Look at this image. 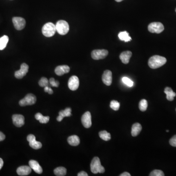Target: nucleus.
I'll list each match as a JSON object with an SVG mask.
<instances>
[{
	"mask_svg": "<svg viewBox=\"0 0 176 176\" xmlns=\"http://www.w3.org/2000/svg\"><path fill=\"white\" fill-rule=\"evenodd\" d=\"M166 61L165 57L159 55H154L150 57L148 60V65L151 69H156L164 65Z\"/></svg>",
	"mask_w": 176,
	"mask_h": 176,
	"instance_id": "1",
	"label": "nucleus"
},
{
	"mask_svg": "<svg viewBox=\"0 0 176 176\" xmlns=\"http://www.w3.org/2000/svg\"><path fill=\"white\" fill-rule=\"evenodd\" d=\"M90 170L94 174L103 173L105 172V168L101 166L100 159L98 157H94L90 163Z\"/></svg>",
	"mask_w": 176,
	"mask_h": 176,
	"instance_id": "2",
	"label": "nucleus"
},
{
	"mask_svg": "<svg viewBox=\"0 0 176 176\" xmlns=\"http://www.w3.org/2000/svg\"><path fill=\"white\" fill-rule=\"evenodd\" d=\"M42 34L47 37H52L56 31V26L53 23H46L42 27Z\"/></svg>",
	"mask_w": 176,
	"mask_h": 176,
	"instance_id": "3",
	"label": "nucleus"
},
{
	"mask_svg": "<svg viewBox=\"0 0 176 176\" xmlns=\"http://www.w3.org/2000/svg\"><path fill=\"white\" fill-rule=\"evenodd\" d=\"M56 31L62 35L67 34L69 31V25L67 22L64 20H59L56 25Z\"/></svg>",
	"mask_w": 176,
	"mask_h": 176,
	"instance_id": "4",
	"label": "nucleus"
},
{
	"mask_svg": "<svg viewBox=\"0 0 176 176\" xmlns=\"http://www.w3.org/2000/svg\"><path fill=\"white\" fill-rule=\"evenodd\" d=\"M164 26L160 22H153L148 26V30L150 32L155 34H161L164 30Z\"/></svg>",
	"mask_w": 176,
	"mask_h": 176,
	"instance_id": "5",
	"label": "nucleus"
},
{
	"mask_svg": "<svg viewBox=\"0 0 176 176\" xmlns=\"http://www.w3.org/2000/svg\"><path fill=\"white\" fill-rule=\"evenodd\" d=\"M36 101V98L34 94H29L24 98L19 101V105L21 106H26L27 105H34Z\"/></svg>",
	"mask_w": 176,
	"mask_h": 176,
	"instance_id": "6",
	"label": "nucleus"
},
{
	"mask_svg": "<svg viewBox=\"0 0 176 176\" xmlns=\"http://www.w3.org/2000/svg\"><path fill=\"white\" fill-rule=\"evenodd\" d=\"M108 53L106 50H95L92 51L91 56L94 60L103 59L107 57Z\"/></svg>",
	"mask_w": 176,
	"mask_h": 176,
	"instance_id": "7",
	"label": "nucleus"
},
{
	"mask_svg": "<svg viewBox=\"0 0 176 176\" xmlns=\"http://www.w3.org/2000/svg\"><path fill=\"white\" fill-rule=\"evenodd\" d=\"M12 22L15 28L18 30H21L25 28L26 26V21L25 19L20 17H14L12 18Z\"/></svg>",
	"mask_w": 176,
	"mask_h": 176,
	"instance_id": "8",
	"label": "nucleus"
},
{
	"mask_svg": "<svg viewBox=\"0 0 176 176\" xmlns=\"http://www.w3.org/2000/svg\"><path fill=\"white\" fill-rule=\"evenodd\" d=\"M27 141L29 142L30 146L33 149L37 150L42 147V143L40 142L36 141L35 137L34 134H29L27 137Z\"/></svg>",
	"mask_w": 176,
	"mask_h": 176,
	"instance_id": "9",
	"label": "nucleus"
},
{
	"mask_svg": "<svg viewBox=\"0 0 176 176\" xmlns=\"http://www.w3.org/2000/svg\"><path fill=\"white\" fill-rule=\"evenodd\" d=\"M81 122L84 127L86 128H89L92 126V117L90 112L85 113L81 118Z\"/></svg>",
	"mask_w": 176,
	"mask_h": 176,
	"instance_id": "10",
	"label": "nucleus"
},
{
	"mask_svg": "<svg viewBox=\"0 0 176 176\" xmlns=\"http://www.w3.org/2000/svg\"><path fill=\"white\" fill-rule=\"evenodd\" d=\"M29 66L26 63H23L21 65V69L20 70L15 71V76L18 79H22L26 75L29 70Z\"/></svg>",
	"mask_w": 176,
	"mask_h": 176,
	"instance_id": "11",
	"label": "nucleus"
},
{
	"mask_svg": "<svg viewBox=\"0 0 176 176\" xmlns=\"http://www.w3.org/2000/svg\"><path fill=\"white\" fill-rule=\"evenodd\" d=\"M79 86V80L78 76L74 75L69 80L68 87L71 90H75L78 89Z\"/></svg>",
	"mask_w": 176,
	"mask_h": 176,
	"instance_id": "12",
	"label": "nucleus"
},
{
	"mask_svg": "<svg viewBox=\"0 0 176 176\" xmlns=\"http://www.w3.org/2000/svg\"><path fill=\"white\" fill-rule=\"evenodd\" d=\"M12 121L15 126L21 127L25 124V118L21 114H14L12 115Z\"/></svg>",
	"mask_w": 176,
	"mask_h": 176,
	"instance_id": "13",
	"label": "nucleus"
},
{
	"mask_svg": "<svg viewBox=\"0 0 176 176\" xmlns=\"http://www.w3.org/2000/svg\"><path fill=\"white\" fill-rule=\"evenodd\" d=\"M103 82L107 86H110L112 83V73L109 70L104 71L102 77Z\"/></svg>",
	"mask_w": 176,
	"mask_h": 176,
	"instance_id": "14",
	"label": "nucleus"
},
{
	"mask_svg": "<svg viewBox=\"0 0 176 176\" xmlns=\"http://www.w3.org/2000/svg\"><path fill=\"white\" fill-rule=\"evenodd\" d=\"M70 70V68L68 66H58L55 68V73L58 76H62L64 74L69 73Z\"/></svg>",
	"mask_w": 176,
	"mask_h": 176,
	"instance_id": "15",
	"label": "nucleus"
},
{
	"mask_svg": "<svg viewBox=\"0 0 176 176\" xmlns=\"http://www.w3.org/2000/svg\"><path fill=\"white\" fill-rule=\"evenodd\" d=\"M29 166L31 169H33L37 174H42L43 172L42 167L37 161L35 160H30L29 162Z\"/></svg>",
	"mask_w": 176,
	"mask_h": 176,
	"instance_id": "16",
	"label": "nucleus"
},
{
	"mask_svg": "<svg viewBox=\"0 0 176 176\" xmlns=\"http://www.w3.org/2000/svg\"><path fill=\"white\" fill-rule=\"evenodd\" d=\"M31 168L28 166H21L17 169V173L19 176H27L31 173Z\"/></svg>",
	"mask_w": 176,
	"mask_h": 176,
	"instance_id": "17",
	"label": "nucleus"
},
{
	"mask_svg": "<svg viewBox=\"0 0 176 176\" xmlns=\"http://www.w3.org/2000/svg\"><path fill=\"white\" fill-rule=\"evenodd\" d=\"M132 53L131 51H123L122 54H120L119 58L123 64H127L130 61V59L132 56Z\"/></svg>",
	"mask_w": 176,
	"mask_h": 176,
	"instance_id": "18",
	"label": "nucleus"
},
{
	"mask_svg": "<svg viewBox=\"0 0 176 176\" xmlns=\"http://www.w3.org/2000/svg\"><path fill=\"white\" fill-rule=\"evenodd\" d=\"M142 130V125L139 123H135L132 125L131 134L133 137H136L141 133Z\"/></svg>",
	"mask_w": 176,
	"mask_h": 176,
	"instance_id": "19",
	"label": "nucleus"
},
{
	"mask_svg": "<svg viewBox=\"0 0 176 176\" xmlns=\"http://www.w3.org/2000/svg\"><path fill=\"white\" fill-rule=\"evenodd\" d=\"M164 93L166 94L167 99L169 101H173L176 96V93L173 92V90L170 87H167L165 88Z\"/></svg>",
	"mask_w": 176,
	"mask_h": 176,
	"instance_id": "20",
	"label": "nucleus"
},
{
	"mask_svg": "<svg viewBox=\"0 0 176 176\" xmlns=\"http://www.w3.org/2000/svg\"><path fill=\"white\" fill-rule=\"evenodd\" d=\"M68 142L70 145L73 146H76L79 144V138L76 135H73L68 138Z\"/></svg>",
	"mask_w": 176,
	"mask_h": 176,
	"instance_id": "21",
	"label": "nucleus"
},
{
	"mask_svg": "<svg viewBox=\"0 0 176 176\" xmlns=\"http://www.w3.org/2000/svg\"><path fill=\"white\" fill-rule=\"evenodd\" d=\"M35 118L37 120H39L41 123H46L50 120V117L48 116L44 117L42 114L39 113L36 114L35 115Z\"/></svg>",
	"mask_w": 176,
	"mask_h": 176,
	"instance_id": "22",
	"label": "nucleus"
},
{
	"mask_svg": "<svg viewBox=\"0 0 176 176\" xmlns=\"http://www.w3.org/2000/svg\"><path fill=\"white\" fill-rule=\"evenodd\" d=\"M54 173L56 176H65L67 173V170L64 167H58L54 170Z\"/></svg>",
	"mask_w": 176,
	"mask_h": 176,
	"instance_id": "23",
	"label": "nucleus"
},
{
	"mask_svg": "<svg viewBox=\"0 0 176 176\" xmlns=\"http://www.w3.org/2000/svg\"><path fill=\"white\" fill-rule=\"evenodd\" d=\"M118 37L120 40L124 41L125 42H128L131 40V38L129 36V34L127 31L120 32L118 34Z\"/></svg>",
	"mask_w": 176,
	"mask_h": 176,
	"instance_id": "24",
	"label": "nucleus"
},
{
	"mask_svg": "<svg viewBox=\"0 0 176 176\" xmlns=\"http://www.w3.org/2000/svg\"><path fill=\"white\" fill-rule=\"evenodd\" d=\"M9 40V37L6 35L3 36L0 38V50H3L5 49Z\"/></svg>",
	"mask_w": 176,
	"mask_h": 176,
	"instance_id": "25",
	"label": "nucleus"
},
{
	"mask_svg": "<svg viewBox=\"0 0 176 176\" xmlns=\"http://www.w3.org/2000/svg\"><path fill=\"white\" fill-rule=\"evenodd\" d=\"M99 136L101 139L105 141H109L111 138V134L106 131H100L99 133Z\"/></svg>",
	"mask_w": 176,
	"mask_h": 176,
	"instance_id": "26",
	"label": "nucleus"
},
{
	"mask_svg": "<svg viewBox=\"0 0 176 176\" xmlns=\"http://www.w3.org/2000/svg\"><path fill=\"white\" fill-rule=\"evenodd\" d=\"M71 109L70 108H67L64 110L60 111L59 115H61L63 118L70 117L71 115Z\"/></svg>",
	"mask_w": 176,
	"mask_h": 176,
	"instance_id": "27",
	"label": "nucleus"
},
{
	"mask_svg": "<svg viewBox=\"0 0 176 176\" xmlns=\"http://www.w3.org/2000/svg\"><path fill=\"white\" fill-rule=\"evenodd\" d=\"M148 107L147 101L145 99H142L139 103V110L142 112H144L146 110Z\"/></svg>",
	"mask_w": 176,
	"mask_h": 176,
	"instance_id": "28",
	"label": "nucleus"
},
{
	"mask_svg": "<svg viewBox=\"0 0 176 176\" xmlns=\"http://www.w3.org/2000/svg\"><path fill=\"white\" fill-rule=\"evenodd\" d=\"M110 107L114 111H118L120 107V103L116 100H112L110 103Z\"/></svg>",
	"mask_w": 176,
	"mask_h": 176,
	"instance_id": "29",
	"label": "nucleus"
},
{
	"mask_svg": "<svg viewBox=\"0 0 176 176\" xmlns=\"http://www.w3.org/2000/svg\"><path fill=\"white\" fill-rule=\"evenodd\" d=\"M49 81L48 79L46 78H41L39 82V85L40 86L42 87H45L46 86H49Z\"/></svg>",
	"mask_w": 176,
	"mask_h": 176,
	"instance_id": "30",
	"label": "nucleus"
},
{
	"mask_svg": "<svg viewBox=\"0 0 176 176\" xmlns=\"http://www.w3.org/2000/svg\"><path fill=\"white\" fill-rule=\"evenodd\" d=\"M150 176H164V174L162 170H154L150 173Z\"/></svg>",
	"mask_w": 176,
	"mask_h": 176,
	"instance_id": "31",
	"label": "nucleus"
},
{
	"mask_svg": "<svg viewBox=\"0 0 176 176\" xmlns=\"http://www.w3.org/2000/svg\"><path fill=\"white\" fill-rule=\"evenodd\" d=\"M122 82H123L124 83L127 85L129 87H131L133 86L134 82L129 78L124 77L122 79Z\"/></svg>",
	"mask_w": 176,
	"mask_h": 176,
	"instance_id": "32",
	"label": "nucleus"
},
{
	"mask_svg": "<svg viewBox=\"0 0 176 176\" xmlns=\"http://www.w3.org/2000/svg\"><path fill=\"white\" fill-rule=\"evenodd\" d=\"M49 82L52 87H58L59 85V82L58 81H56L54 78H50Z\"/></svg>",
	"mask_w": 176,
	"mask_h": 176,
	"instance_id": "33",
	"label": "nucleus"
},
{
	"mask_svg": "<svg viewBox=\"0 0 176 176\" xmlns=\"http://www.w3.org/2000/svg\"><path fill=\"white\" fill-rule=\"evenodd\" d=\"M170 145L173 147H176V135L173 136L169 141Z\"/></svg>",
	"mask_w": 176,
	"mask_h": 176,
	"instance_id": "34",
	"label": "nucleus"
},
{
	"mask_svg": "<svg viewBox=\"0 0 176 176\" xmlns=\"http://www.w3.org/2000/svg\"><path fill=\"white\" fill-rule=\"evenodd\" d=\"M44 88H44L45 92L49 93V94H53L54 92H53V90L51 89V88H50L49 86H46V87H44Z\"/></svg>",
	"mask_w": 176,
	"mask_h": 176,
	"instance_id": "35",
	"label": "nucleus"
},
{
	"mask_svg": "<svg viewBox=\"0 0 176 176\" xmlns=\"http://www.w3.org/2000/svg\"><path fill=\"white\" fill-rule=\"evenodd\" d=\"M6 138V136L5 134L2 133V132H0V142L4 141Z\"/></svg>",
	"mask_w": 176,
	"mask_h": 176,
	"instance_id": "36",
	"label": "nucleus"
},
{
	"mask_svg": "<svg viewBox=\"0 0 176 176\" xmlns=\"http://www.w3.org/2000/svg\"><path fill=\"white\" fill-rule=\"evenodd\" d=\"M78 176H88V175L87 174V173L84 171H81L80 172L78 173Z\"/></svg>",
	"mask_w": 176,
	"mask_h": 176,
	"instance_id": "37",
	"label": "nucleus"
},
{
	"mask_svg": "<svg viewBox=\"0 0 176 176\" xmlns=\"http://www.w3.org/2000/svg\"><path fill=\"white\" fill-rule=\"evenodd\" d=\"M120 176H131L130 173L127 172H125L123 173L122 174H120L119 175Z\"/></svg>",
	"mask_w": 176,
	"mask_h": 176,
	"instance_id": "38",
	"label": "nucleus"
},
{
	"mask_svg": "<svg viewBox=\"0 0 176 176\" xmlns=\"http://www.w3.org/2000/svg\"><path fill=\"white\" fill-rule=\"evenodd\" d=\"M3 165H4V161L2 160V158H0V170L3 166Z\"/></svg>",
	"mask_w": 176,
	"mask_h": 176,
	"instance_id": "39",
	"label": "nucleus"
},
{
	"mask_svg": "<svg viewBox=\"0 0 176 176\" xmlns=\"http://www.w3.org/2000/svg\"><path fill=\"white\" fill-rule=\"evenodd\" d=\"M63 118H63L62 116L59 115L58 117L57 118V120L58 122H60L63 120Z\"/></svg>",
	"mask_w": 176,
	"mask_h": 176,
	"instance_id": "40",
	"label": "nucleus"
},
{
	"mask_svg": "<svg viewBox=\"0 0 176 176\" xmlns=\"http://www.w3.org/2000/svg\"><path fill=\"white\" fill-rule=\"evenodd\" d=\"M115 1L117 2H120L122 1L123 0H115Z\"/></svg>",
	"mask_w": 176,
	"mask_h": 176,
	"instance_id": "41",
	"label": "nucleus"
},
{
	"mask_svg": "<svg viewBox=\"0 0 176 176\" xmlns=\"http://www.w3.org/2000/svg\"><path fill=\"white\" fill-rule=\"evenodd\" d=\"M167 132H169V130H166Z\"/></svg>",
	"mask_w": 176,
	"mask_h": 176,
	"instance_id": "42",
	"label": "nucleus"
},
{
	"mask_svg": "<svg viewBox=\"0 0 176 176\" xmlns=\"http://www.w3.org/2000/svg\"><path fill=\"white\" fill-rule=\"evenodd\" d=\"M175 11H176V10H175Z\"/></svg>",
	"mask_w": 176,
	"mask_h": 176,
	"instance_id": "43",
	"label": "nucleus"
},
{
	"mask_svg": "<svg viewBox=\"0 0 176 176\" xmlns=\"http://www.w3.org/2000/svg\"></svg>",
	"mask_w": 176,
	"mask_h": 176,
	"instance_id": "44",
	"label": "nucleus"
}]
</instances>
